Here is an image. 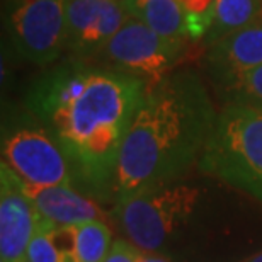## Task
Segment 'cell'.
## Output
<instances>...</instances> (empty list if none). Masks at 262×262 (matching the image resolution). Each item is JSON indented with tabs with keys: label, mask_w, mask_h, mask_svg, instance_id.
Instances as JSON below:
<instances>
[{
	"label": "cell",
	"mask_w": 262,
	"mask_h": 262,
	"mask_svg": "<svg viewBox=\"0 0 262 262\" xmlns=\"http://www.w3.org/2000/svg\"><path fill=\"white\" fill-rule=\"evenodd\" d=\"M223 104L238 102L245 106L257 107L262 111V67L254 68L227 85L216 89Z\"/></svg>",
	"instance_id": "15"
},
{
	"label": "cell",
	"mask_w": 262,
	"mask_h": 262,
	"mask_svg": "<svg viewBox=\"0 0 262 262\" xmlns=\"http://www.w3.org/2000/svg\"><path fill=\"white\" fill-rule=\"evenodd\" d=\"M220 111L194 70H177L148 87L124 138L114 201L176 182L199 160Z\"/></svg>",
	"instance_id": "2"
},
{
	"label": "cell",
	"mask_w": 262,
	"mask_h": 262,
	"mask_svg": "<svg viewBox=\"0 0 262 262\" xmlns=\"http://www.w3.org/2000/svg\"><path fill=\"white\" fill-rule=\"evenodd\" d=\"M146 91L136 77L67 58L33 82L26 107L60 143L75 182L114 201L119 154Z\"/></svg>",
	"instance_id": "1"
},
{
	"label": "cell",
	"mask_w": 262,
	"mask_h": 262,
	"mask_svg": "<svg viewBox=\"0 0 262 262\" xmlns=\"http://www.w3.org/2000/svg\"><path fill=\"white\" fill-rule=\"evenodd\" d=\"M68 0H4V28L20 60L51 67L65 55Z\"/></svg>",
	"instance_id": "5"
},
{
	"label": "cell",
	"mask_w": 262,
	"mask_h": 262,
	"mask_svg": "<svg viewBox=\"0 0 262 262\" xmlns=\"http://www.w3.org/2000/svg\"><path fill=\"white\" fill-rule=\"evenodd\" d=\"M244 262H262V250L257 254H254V255H250V257H247Z\"/></svg>",
	"instance_id": "18"
},
{
	"label": "cell",
	"mask_w": 262,
	"mask_h": 262,
	"mask_svg": "<svg viewBox=\"0 0 262 262\" xmlns=\"http://www.w3.org/2000/svg\"><path fill=\"white\" fill-rule=\"evenodd\" d=\"M199 170L262 204V111L238 102L220 109Z\"/></svg>",
	"instance_id": "3"
},
{
	"label": "cell",
	"mask_w": 262,
	"mask_h": 262,
	"mask_svg": "<svg viewBox=\"0 0 262 262\" xmlns=\"http://www.w3.org/2000/svg\"><path fill=\"white\" fill-rule=\"evenodd\" d=\"M262 15V0H216L211 24L201 39L204 48L247 28Z\"/></svg>",
	"instance_id": "13"
},
{
	"label": "cell",
	"mask_w": 262,
	"mask_h": 262,
	"mask_svg": "<svg viewBox=\"0 0 262 262\" xmlns=\"http://www.w3.org/2000/svg\"><path fill=\"white\" fill-rule=\"evenodd\" d=\"M23 189L41 218L58 227H77V225L104 220L106 211L92 196H83L73 186H31L20 181Z\"/></svg>",
	"instance_id": "11"
},
{
	"label": "cell",
	"mask_w": 262,
	"mask_h": 262,
	"mask_svg": "<svg viewBox=\"0 0 262 262\" xmlns=\"http://www.w3.org/2000/svg\"><path fill=\"white\" fill-rule=\"evenodd\" d=\"M133 17L172 45L189 43L186 12L179 0H131L128 4Z\"/></svg>",
	"instance_id": "12"
},
{
	"label": "cell",
	"mask_w": 262,
	"mask_h": 262,
	"mask_svg": "<svg viewBox=\"0 0 262 262\" xmlns=\"http://www.w3.org/2000/svg\"><path fill=\"white\" fill-rule=\"evenodd\" d=\"M203 67L216 89L262 67V15L247 28L208 46Z\"/></svg>",
	"instance_id": "10"
},
{
	"label": "cell",
	"mask_w": 262,
	"mask_h": 262,
	"mask_svg": "<svg viewBox=\"0 0 262 262\" xmlns=\"http://www.w3.org/2000/svg\"><path fill=\"white\" fill-rule=\"evenodd\" d=\"M2 162L31 186H73V172L58 141L33 116L4 131Z\"/></svg>",
	"instance_id": "7"
},
{
	"label": "cell",
	"mask_w": 262,
	"mask_h": 262,
	"mask_svg": "<svg viewBox=\"0 0 262 262\" xmlns=\"http://www.w3.org/2000/svg\"><path fill=\"white\" fill-rule=\"evenodd\" d=\"M133 17L126 4L102 0H68L65 55L91 61Z\"/></svg>",
	"instance_id": "8"
},
{
	"label": "cell",
	"mask_w": 262,
	"mask_h": 262,
	"mask_svg": "<svg viewBox=\"0 0 262 262\" xmlns=\"http://www.w3.org/2000/svg\"><path fill=\"white\" fill-rule=\"evenodd\" d=\"M102 2H114V4H129L131 0H102Z\"/></svg>",
	"instance_id": "19"
},
{
	"label": "cell",
	"mask_w": 262,
	"mask_h": 262,
	"mask_svg": "<svg viewBox=\"0 0 262 262\" xmlns=\"http://www.w3.org/2000/svg\"><path fill=\"white\" fill-rule=\"evenodd\" d=\"M201 191L170 182L114 201V214L126 240L140 250L157 252L194 214Z\"/></svg>",
	"instance_id": "4"
},
{
	"label": "cell",
	"mask_w": 262,
	"mask_h": 262,
	"mask_svg": "<svg viewBox=\"0 0 262 262\" xmlns=\"http://www.w3.org/2000/svg\"><path fill=\"white\" fill-rule=\"evenodd\" d=\"M138 262H170V260L164 257V255H160L159 252H146V250H141Z\"/></svg>",
	"instance_id": "17"
},
{
	"label": "cell",
	"mask_w": 262,
	"mask_h": 262,
	"mask_svg": "<svg viewBox=\"0 0 262 262\" xmlns=\"http://www.w3.org/2000/svg\"><path fill=\"white\" fill-rule=\"evenodd\" d=\"M72 228V260L104 262L113 247V230L104 220H94Z\"/></svg>",
	"instance_id": "14"
},
{
	"label": "cell",
	"mask_w": 262,
	"mask_h": 262,
	"mask_svg": "<svg viewBox=\"0 0 262 262\" xmlns=\"http://www.w3.org/2000/svg\"><path fill=\"white\" fill-rule=\"evenodd\" d=\"M41 214L26 196L20 179L0 164V262H26Z\"/></svg>",
	"instance_id": "9"
},
{
	"label": "cell",
	"mask_w": 262,
	"mask_h": 262,
	"mask_svg": "<svg viewBox=\"0 0 262 262\" xmlns=\"http://www.w3.org/2000/svg\"><path fill=\"white\" fill-rule=\"evenodd\" d=\"M141 250L126 238H116L104 262H138Z\"/></svg>",
	"instance_id": "16"
},
{
	"label": "cell",
	"mask_w": 262,
	"mask_h": 262,
	"mask_svg": "<svg viewBox=\"0 0 262 262\" xmlns=\"http://www.w3.org/2000/svg\"><path fill=\"white\" fill-rule=\"evenodd\" d=\"M186 51L187 45H172L131 17L89 63L136 77L151 87L174 72Z\"/></svg>",
	"instance_id": "6"
}]
</instances>
